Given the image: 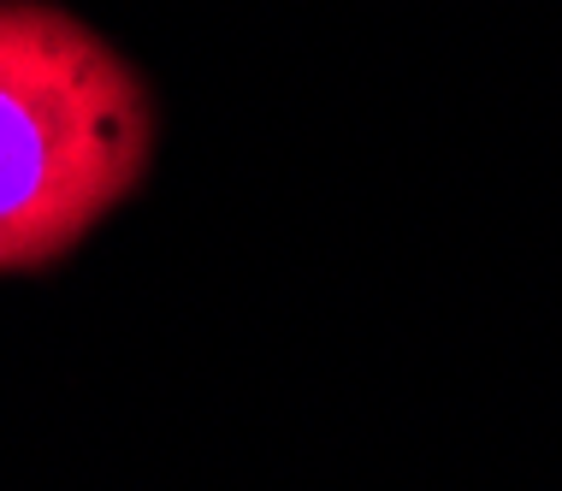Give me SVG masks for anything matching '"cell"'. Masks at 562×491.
I'll use <instances>...</instances> for the list:
<instances>
[{
    "instance_id": "6da1fadb",
    "label": "cell",
    "mask_w": 562,
    "mask_h": 491,
    "mask_svg": "<svg viewBox=\"0 0 562 491\" xmlns=\"http://www.w3.org/2000/svg\"><path fill=\"white\" fill-rule=\"evenodd\" d=\"M155 119L89 24L0 0V272L48 267L136 190Z\"/></svg>"
}]
</instances>
